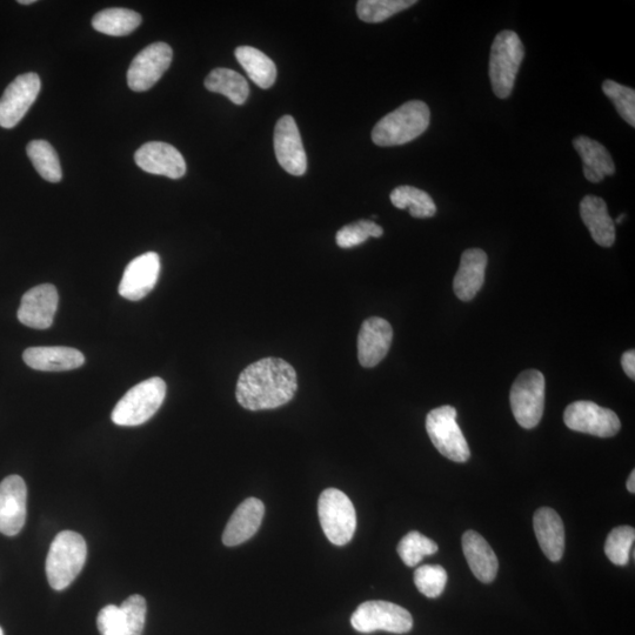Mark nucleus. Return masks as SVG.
Instances as JSON below:
<instances>
[{
    "mask_svg": "<svg viewBox=\"0 0 635 635\" xmlns=\"http://www.w3.org/2000/svg\"><path fill=\"white\" fill-rule=\"evenodd\" d=\"M297 390L293 366L280 358H265L240 373L236 397L246 410H273L289 403Z\"/></svg>",
    "mask_w": 635,
    "mask_h": 635,
    "instance_id": "nucleus-1",
    "label": "nucleus"
},
{
    "mask_svg": "<svg viewBox=\"0 0 635 635\" xmlns=\"http://www.w3.org/2000/svg\"><path fill=\"white\" fill-rule=\"evenodd\" d=\"M431 122L429 106L411 100L381 118L372 131L373 143L381 147L404 145L417 139Z\"/></svg>",
    "mask_w": 635,
    "mask_h": 635,
    "instance_id": "nucleus-2",
    "label": "nucleus"
},
{
    "mask_svg": "<svg viewBox=\"0 0 635 635\" xmlns=\"http://www.w3.org/2000/svg\"><path fill=\"white\" fill-rule=\"evenodd\" d=\"M88 556V546L80 534L63 531L52 541L46 558V577L56 591L68 588L82 572Z\"/></svg>",
    "mask_w": 635,
    "mask_h": 635,
    "instance_id": "nucleus-3",
    "label": "nucleus"
},
{
    "mask_svg": "<svg viewBox=\"0 0 635 635\" xmlns=\"http://www.w3.org/2000/svg\"><path fill=\"white\" fill-rule=\"evenodd\" d=\"M166 384L162 378L142 381L118 401L112 411L113 423L118 426H139L149 421L163 405Z\"/></svg>",
    "mask_w": 635,
    "mask_h": 635,
    "instance_id": "nucleus-4",
    "label": "nucleus"
},
{
    "mask_svg": "<svg viewBox=\"0 0 635 635\" xmlns=\"http://www.w3.org/2000/svg\"><path fill=\"white\" fill-rule=\"evenodd\" d=\"M524 57V45L516 32L503 31L494 39L490 57V79L498 98L506 99L511 96Z\"/></svg>",
    "mask_w": 635,
    "mask_h": 635,
    "instance_id": "nucleus-5",
    "label": "nucleus"
},
{
    "mask_svg": "<svg viewBox=\"0 0 635 635\" xmlns=\"http://www.w3.org/2000/svg\"><path fill=\"white\" fill-rule=\"evenodd\" d=\"M320 524L333 545L349 544L357 530V513L352 501L337 489H327L318 501Z\"/></svg>",
    "mask_w": 635,
    "mask_h": 635,
    "instance_id": "nucleus-6",
    "label": "nucleus"
},
{
    "mask_svg": "<svg viewBox=\"0 0 635 635\" xmlns=\"http://www.w3.org/2000/svg\"><path fill=\"white\" fill-rule=\"evenodd\" d=\"M545 377L537 370L520 374L511 389V407L517 423L526 430L534 429L545 409Z\"/></svg>",
    "mask_w": 635,
    "mask_h": 635,
    "instance_id": "nucleus-7",
    "label": "nucleus"
},
{
    "mask_svg": "<svg viewBox=\"0 0 635 635\" xmlns=\"http://www.w3.org/2000/svg\"><path fill=\"white\" fill-rule=\"evenodd\" d=\"M426 431L432 444L447 459L456 463H466L470 459V447L457 423L454 407L441 406L427 414Z\"/></svg>",
    "mask_w": 635,
    "mask_h": 635,
    "instance_id": "nucleus-8",
    "label": "nucleus"
},
{
    "mask_svg": "<svg viewBox=\"0 0 635 635\" xmlns=\"http://www.w3.org/2000/svg\"><path fill=\"white\" fill-rule=\"evenodd\" d=\"M351 624L360 633L404 634L412 630L413 618L405 608L389 601H366L353 613Z\"/></svg>",
    "mask_w": 635,
    "mask_h": 635,
    "instance_id": "nucleus-9",
    "label": "nucleus"
},
{
    "mask_svg": "<svg viewBox=\"0 0 635 635\" xmlns=\"http://www.w3.org/2000/svg\"><path fill=\"white\" fill-rule=\"evenodd\" d=\"M564 421L568 429L600 438L616 436L621 427L616 413L592 401H576L568 405Z\"/></svg>",
    "mask_w": 635,
    "mask_h": 635,
    "instance_id": "nucleus-10",
    "label": "nucleus"
},
{
    "mask_svg": "<svg viewBox=\"0 0 635 635\" xmlns=\"http://www.w3.org/2000/svg\"><path fill=\"white\" fill-rule=\"evenodd\" d=\"M173 51L166 43H153L139 52L127 71V84L135 92L150 90L170 68Z\"/></svg>",
    "mask_w": 635,
    "mask_h": 635,
    "instance_id": "nucleus-11",
    "label": "nucleus"
},
{
    "mask_svg": "<svg viewBox=\"0 0 635 635\" xmlns=\"http://www.w3.org/2000/svg\"><path fill=\"white\" fill-rule=\"evenodd\" d=\"M42 89L37 73L18 76L0 98V126L13 129L24 118Z\"/></svg>",
    "mask_w": 635,
    "mask_h": 635,
    "instance_id": "nucleus-12",
    "label": "nucleus"
},
{
    "mask_svg": "<svg viewBox=\"0 0 635 635\" xmlns=\"http://www.w3.org/2000/svg\"><path fill=\"white\" fill-rule=\"evenodd\" d=\"M274 151L280 166L292 176H303L307 170V158L302 137L291 116L278 120L274 130Z\"/></svg>",
    "mask_w": 635,
    "mask_h": 635,
    "instance_id": "nucleus-13",
    "label": "nucleus"
},
{
    "mask_svg": "<svg viewBox=\"0 0 635 635\" xmlns=\"http://www.w3.org/2000/svg\"><path fill=\"white\" fill-rule=\"evenodd\" d=\"M28 489L19 476H10L0 483V533L15 537L23 530L26 520Z\"/></svg>",
    "mask_w": 635,
    "mask_h": 635,
    "instance_id": "nucleus-14",
    "label": "nucleus"
},
{
    "mask_svg": "<svg viewBox=\"0 0 635 635\" xmlns=\"http://www.w3.org/2000/svg\"><path fill=\"white\" fill-rule=\"evenodd\" d=\"M59 296L55 286L44 284L33 287L22 298L18 310L19 322L36 330H46L53 324Z\"/></svg>",
    "mask_w": 635,
    "mask_h": 635,
    "instance_id": "nucleus-15",
    "label": "nucleus"
},
{
    "mask_svg": "<svg viewBox=\"0 0 635 635\" xmlns=\"http://www.w3.org/2000/svg\"><path fill=\"white\" fill-rule=\"evenodd\" d=\"M160 258L156 252H147L132 260L126 266L119 294L131 302L143 299L158 282Z\"/></svg>",
    "mask_w": 635,
    "mask_h": 635,
    "instance_id": "nucleus-16",
    "label": "nucleus"
},
{
    "mask_svg": "<svg viewBox=\"0 0 635 635\" xmlns=\"http://www.w3.org/2000/svg\"><path fill=\"white\" fill-rule=\"evenodd\" d=\"M136 164L152 175L179 179L185 176L186 163L175 146L162 142L144 144L136 152Z\"/></svg>",
    "mask_w": 635,
    "mask_h": 635,
    "instance_id": "nucleus-17",
    "label": "nucleus"
},
{
    "mask_svg": "<svg viewBox=\"0 0 635 635\" xmlns=\"http://www.w3.org/2000/svg\"><path fill=\"white\" fill-rule=\"evenodd\" d=\"M393 340L392 326L379 317L366 319L358 336V359L364 367L377 366L389 353Z\"/></svg>",
    "mask_w": 635,
    "mask_h": 635,
    "instance_id": "nucleus-18",
    "label": "nucleus"
},
{
    "mask_svg": "<svg viewBox=\"0 0 635 635\" xmlns=\"http://www.w3.org/2000/svg\"><path fill=\"white\" fill-rule=\"evenodd\" d=\"M264 514L265 506L262 500L246 499L243 504L238 506L226 525L223 534L224 545L233 547L250 540L262 525Z\"/></svg>",
    "mask_w": 635,
    "mask_h": 635,
    "instance_id": "nucleus-19",
    "label": "nucleus"
},
{
    "mask_svg": "<svg viewBox=\"0 0 635 635\" xmlns=\"http://www.w3.org/2000/svg\"><path fill=\"white\" fill-rule=\"evenodd\" d=\"M26 365L43 372L76 370L85 363L84 354L71 347H30L23 354Z\"/></svg>",
    "mask_w": 635,
    "mask_h": 635,
    "instance_id": "nucleus-20",
    "label": "nucleus"
},
{
    "mask_svg": "<svg viewBox=\"0 0 635 635\" xmlns=\"http://www.w3.org/2000/svg\"><path fill=\"white\" fill-rule=\"evenodd\" d=\"M534 532L545 556L557 563L564 556L565 527L559 514L550 507H541L534 513Z\"/></svg>",
    "mask_w": 635,
    "mask_h": 635,
    "instance_id": "nucleus-21",
    "label": "nucleus"
},
{
    "mask_svg": "<svg viewBox=\"0 0 635 635\" xmlns=\"http://www.w3.org/2000/svg\"><path fill=\"white\" fill-rule=\"evenodd\" d=\"M487 254L480 249L466 250L461 256L459 270L454 277L453 289L463 302H470L485 282Z\"/></svg>",
    "mask_w": 635,
    "mask_h": 635,
    "instance_id": "nucleus-22",
    "label": "nucleus"
},
{
    "mask_svg": "<svg viewBox=\"0 0 635 635\" xmlns=\"http://www.w3.org/2000/svg\"><path fill=\"white\" fill-rule=\"evenodd\" d=\"M463 550L474 576L481 583H492L497 577L499 563L489 543L479 533L467 531L463 536Z\"/></svg>",
    "mask_w": 635,
    "mask_h": 635,
    "instance_id": "nucleus-23",
    "label": "nucleus"
},
{
    "mask_svg": "<svg viewBox=\"0 0 635 635\" xmlns=\"http://www.w3.org/2000/svg\"><path fill=\"white\" fill-rule=\"evenodd\" d=\"M573 146L583 160L584 175L588 182L598 184L616 172L611 153L597 140L580 136L573 140Z\"/></svg>",
    "mask_w": 635,
    "mask_h": 635,
    "instance_id": "nucleus-24",
    "label": "nucleus"
},
{
    "mask_svg": "<svg viewBox=\"0 0 635 635\" xmlns=\"http://www.w3.org/2000/svg\"><path fill=\"white\" fill-rule=\"evenodd\" d=\"M580 216L598 245L611 247L616 242V226L604 199L586 196L580 203Z\"/></svg>",
    "mask_w": 635,
    "mask_h": 635,
    "instance_id": "nucleus-25",
    "label": "nucleus"
},
{
    "mask_svg": "<svg viewBox=\"0 0 635 635\" xmlns=\"http://www.w3.org/2000/svg\"><path fill=\"white\" fill-rule=\"evenodd\" d=\"M235 55L252 82L258 85L259 88L270 89L276 82V64L262 51L252 48V46H239Z\"/></svg>",
    "mask_w": 635,
    "mask_h": 635,
    "instance_id": "nucleus-26",
    "label": "nucleus"
},
{
    "mask_svg": "<svg viewBox=\"0 0 635 635\" xmlns=\"http://www.w3.org/2000/svg\"><path fill=\"white\" fill-rule=\"evenodd\" d=\"M140 23L142 16L139 13L122 8L106 9L92 19L93 29L113 37L130 35Z\"/></svg>",
    "mask_w": 635,
    "mask_h": 635,
    "instance_id": "nucleus-27",
    "label": "nucleus"
},
{
    "mask_svg": "<svg viewBox=\"0 0 635 635\" xmlns=\"http://www.w3.org/2000/svg\"><path fill=\"white\" fill-rule=\"evenodd\" d=\"M205 88L220 93L236 105L245 104L250 95L249 84L238 72L230 69L213 70L205 79Z\"/></svg>",
    "mask_w": 635,
    "mask_h": 635,
    "instance_id": "nucleus-28",
    "label": "nucleus"
},
{
    "mask_svg": "<svg viewBox=\"0 0 635 635\" xmlns=\"http://www.w3.org/2000/svg\"><path fill=\"white\" fill-rule=\"evenodd\" d=\"M391 202L399 210H410L414 218H431L436 216L437 206L429 193L417 189V187L403 185L398 186L391 193Z\"/></svg>",
    "mask_w": 635,
    "mask_h": 635,
    "instance_id": "nucleus-29",
    "label": "nucleus"
},
{
    "mask_svg": "<svg viewBox=\"0 0 635 635\" xmlns=\"http://www.w3.org/2000/svg\"><path fill=\"white\" fill-rule=\"evenodd\" d=\"M26 152L40 177L50 183H59L62 180V166L56 150L50 143L46 140H33L26 147Z\"/></svg>",
    "mask_w": 635,
    "mask_h": 635,
    "instance_id": "nucleus-30",
    "label": "nucleus"
},
{
    "mask_svg": "<svg viewBox=\"0 0 635 635\" xmlns=\"http://www.w3.org/2000/svg\"><path fill=\"white\" fill-rule=\"evenodd\" d=\"M416 4V0H360L357 13L363 22L376 24Z\"/></svg>",
    "mask_w": 635,
    "mask_h": 635,
    "instance_id": "nucleus-31",
    "label": "nucleus"
},
{
    "mask_svg": "<svg viewBox=\"0 0 635 635\" xmlns=\"http://www.w3.org/2000/svg\"><path fill=\"white\" fill-rule=\"evenodd\" d=\"M437 552L438 545L417 531L407 533L398 545L399 557L409 567L417 566L425 557Z\"/></svg>",
    "mask_w": 635,
    "mask_h": 635,
    "instance_id": "nucleus-32",
    "label": "nucleus"
},
{
    "mask_svg": "<svg viewBox=\"0 0 635 635\" xmlns=\"http://www.w3.org/2000/svg\"><path fill=\"white\" fill-rule=\"evenodd\" d=\"M635 530L631 526L614 528L606 539L605 553L614 565L625 566L630 561L633 550Z\"/></svg>",
    "mask_w": 635,
    "mask_h": 635,
    "instance_id": "nucleus-33",
    "label": "nucleus"
},
{
    "mask_svg": "<svg viewBox=\"0 0 635 635\" xmlns=\"http://www.w3.org/2000/svg\"><path fill=\"white\" fill-rule=\"evenodd\" d=\"M384 235L383 227L371 222V220H359V222L346 225L337 233V245L342 249H352L366 242L367 239L379 238Z\"/></svg>",
    "mask_w": 635,
    "mask_h": 635,
    "instance_id": "nucleus-34",
    "label": "nucleus"
},
{
    "mask_svg": "<svg viewBox=\"0 0 635 635\" xmlns=\"http://www.w3.org/2000/svg\"><path fill=\"white\" fill-rule=\"evenodd\" d=\"M447 583V573L439 565H424L414 572V584L420 593L427 598H438L444 592Z\"/></svg>",
    "mask_w": 635,
    "mask_h": 635,
    "instance_id": "nucleus-35",
    "label": "nucleus"
},
{
    "mask_svg": "<svg viewBox=\"0 0 635 635\" xmlns=\"http://www.w3.org/2000/svg\"><path fill=\"white\" fill-rule=\"evenodd\" d=\"M605 95L610 98L611 102L621 118L631 126H635V91L627 86L613 82V80H605L603 84Z\"/></svg>",
    "mask_w": 635,
    "mask_h": 635,
    "instance_id": "nucleus-36",
    "label": "nucleus"
},
{
    "mask_svg": "<svg viewBox=\"0 0 635 635\" xmlns=\"http://www.w3.org/2000/svg\"><path fill=\"white\" fill-rule=\"evenodd\" d=\"M119 607L123 612L129 635H142L146 623V600L139 594H135L127 598Z\"/></svg>",
    "mask_w": 635,
    "mask_h": 635,
    "instance_id": "nucleus-37",
    "label": "nucleus"
},
{
    "mask_svg": "<svg viewBox=\"0 0 635 635\" xmlns=\"http://www.w3.org/2000/svg\"><path fill=\"white\" fill-rule=\"evenodd\" d=\"M97 625L102 635H129L122 610L116 605H109L99 612Z\"/></svg>",
    "mask_w": 635,
    "mask_h": 635,
    "instance_id": "nucleus-38",
    "label": "nucleus"
},
{
    "mask_svg": "<svg viewBox=\"0 0 635 635\" xmlns=\"http://www.w3.org/2000/svg\"><path fill=\"white\" fill-rule=\"evenodd\" d=\"M621 365L628 377L632 380L635 379V351L630 350L623 354L621 358Z\"/></svg>",
    "mask_w": 635,
    "mask_h": 635,
    "instance_id": "nucleus-39",
    "label": "nucleus"
},
{
    "mask_svg": "<svg viewBox=\"0 0 635 635\" xmlns=\"http://www.w3.org/2000/svg\"><path fill=\"white\" fill-rule=\"evenodd\" d=\"M627 490L635 493V471H632L630 478L627 480Z\"/></svg>",
    "mask_w": 635,
    "mask_h": 635,
    "instance_id": "nucleus-40",
    "label": "nucleus"
},
{
    "mask_svg": "<svg viewBox=\"0 0 635 635\" xmlns=\"http://www.w3.org/2000/svg\"><path fill=\"white\" fill-rule=\"evenodd\" d=\"M18 3L22 5H31V4H35L36 0H19Z\"/></svg>",
    "mask_w": 635,
    "mask_h": 635,
    "instance_id": "nucleus-41",
    "label": "nucleus"
},
{
    "mask_svg": "<svg viewBox=\"0 0 635 635\" xmlns=\"http://www.w3.org/2000/svg\"><path fill=\"white\" fill-rule=\"evenodd\" d=\"M625 217H626V215H625V213H623V215H621V216H619V217H618V219H617V223H618V224L623 223V220L625 219Z\"/></svg>",
    "mask_w": 635,
    "mask_h": 635,
    "instance_id": "nucleus-42",
    "label": "nucleus"
},
{
    "mask_svg": "<svg viewBox=\"0 0 635 635\" xmlns=\"http://www.w3.org/2000/svg\"><path fill=\"white\" fill-rule=\"evenodd\" d=\"M0 635H4V632L2 630V627H0Z\"/></svg>",
    "mask_w": 635,
    "mask_h": 635,
    "instance_id": "nucleus-43",
    "label": "nucleus"
}]
</instances>
